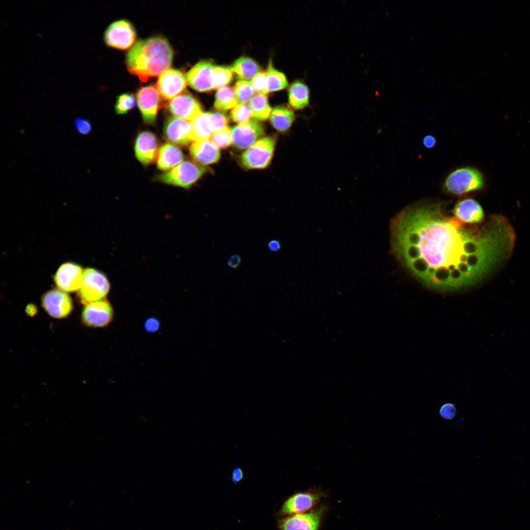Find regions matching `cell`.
<instances>
[{
    "label": "cell",
    "mask_w": 530,
    "mask_h": 530,
    "mask_svg": "<svg viewBox=\"0 0 530 530\" xmlns=\"http://www.w3.org/2000/svg\"><path fill=\"white\" fill-rule=\"evenodd\" d=\"M163 133L170 142L181 146H186L193 142L190 121L176 117L168 118L165 122Z\"/></svg>",
    "instance_id": "obj_17"
},
{
    "label": "cell",
    "mask_w": 530,
    "mask_h": 530,
    "mask_svg": "<svg viewBox=\"0 0 530 530\" xmlns=\"http://www.w3.org/2000/svg\"><path fill=\"white\" fill-rule=\"evenodd\" d=\"M295 119L293 110L289 107L280 106L274 107L270 115L272 126L277 131L285 132L292 126Z\"/></svg>",
    "instance_id": "obj_24"
},
{
    "label": "cell",
    "mask_w": 530,
    "mask_h": 530,
    "mask_svg": "<svg viewBox=\"0 0 530 530\" xmlns=\"http://www.w3.org/2000/svg\"><path fill=\"white\" fill-rule=\"evenodd\" d=\"M233 72L229 67L215 66L213 68L214 89H219L229 84L233 79Z\"/></svg>",
    "instance_id": "obj_31"
},
{
    "label": "cell",
    "mask_w": 530,
    "mask_h": 530,
    "mask_svg": "<svg viewBox=\"0 0 530 530\" xmlns=\"http://www.w3.org/2000/svg\"><path fill=\"white\" fill-rule=\"evenodd\" d=\"M241 80L252 79L261 71L259 64L253 59L247 56H241L236 60L229 67Z\"/></svg>",
    "instance_id": "obj_25"
},
{
    "label": "cell",
    "mask_w": 530,
    "mask_h": 530,
    "mask_svg": "<svg viewBox=\"0 0 530 530\" xmlns=\"http://www.w3.org/2000/svg\"><path fill=\"white\" fill-rule=\"evenodd\" d=\"M145 326L149 332H155L159 327V322L155 318H150L146 321Z\"/></svg>",
    "instance_id": "obj_40"
},
{
    "label": "cell",
    "mask_w": 530,
    "mask_h": 530,
    "mask_svg": "<svg viewBox=\"0 0 530 530\" xmlns=\"http://www.w3.org/2000/svg\"><path fill=\"white\" fill-rule=\"evenodd\" d=\"M466 224L449 215L440 203L411 205L391 220L392 251L431 289L452 292L476 286L509 257L515 234L502 215L479 225Z\"/></svg>",
    "instance_id": "obj_1"
},
{
    "label": "cell",
    "mask_w": 530,
    "mask_h": 530,
    "mask_svg": "<svg viewBox=\"0 0 530 530\" xmlns=\"http://www.w3.org/2000/svg\"><path fill=\"white\" fill-rule=\"evenodd\" d=\"M113 310L106 298L90 303L84 307L81 314L82 323L91 327H103L112 320Z\"/></svg>",
    "instance_id": "obj_10"
},
{
    "label": "cell",
    "mask_w": 530,
    "mask_h": 530,
    "mask_svg": "<svg viewBox=\"0 0 530 530\" xmlns=\"http://www.w3.org/2000/svg\"><path fill=\"white\" fill-rule=\"evenodd\" d=\"M453 213L460 221L467 224H477L484 217L483 209L479 203L472 198L458 201L455 205Z\"/></svg>",
    "instance_id": "obj_21"
},
{
    "label": "cell",
    "mask_w": 530,
    "mask_h": 530,
    "mask_svg": "<svg viewBox=\"0 0 530 530\" xmlns=\"http://www.w3.org/2000/svg\"><path fill=\"white\" fill-rule=\"evenodd\" d=\"M135 39L133 26L126 20L113 22L107 27L104 34V40L108 46L121 50L130 48Z\"/></svg>",
    "instance_id": "obj_7"
},
{
    "label": "cell",
    "mask_w": 530,
    "mask_h": 530,
    "mask_svg": "<svg viewBox=\"0 0 530 530\" xmlns=\"http://www.w3.org/2000/svg\"><path fill=\"white\" fill-rule=\"evenodd\" d=\"M248 105L255 120L263 121L270 117L272 110L265 94L254 95L249 102Z\"/></svg>",
    "instance_id": "obj_27"
},
{
    "label": "cell",
    "mask_w": 530,
    "mask_h": 530,
    "mask_svg": "<svg viewBox=\"0 0 530 530\" xmlns=\"http://www.w3.org/2000/svg\"><path fill=\"white\" fill-rule=\"evenodd\" d=\"M288 101L290 106L294 109L300 110L306 107L310 101L308 86L300 80L293 82L289 89Z\"/></svg>",
    "instance_id": "obj_23"
},
{
    "label": "cell",
    "mask_w": 530,
    "mask_h": 530,
    "mask_svg": "<svg viewBox=\"0 0 530 530\" xmlns=\"http://www.w3.org/2000/svg\"><path fill=\"white\" fill-rule=\"evenodd\" d=\"M436 142V138L431 135L424 136L423 140V145L428 149L433 148L435 145Z\"/></svg>",
    "instance_id": "obj_42"
},
{
    "label": "cell",
    "mask_w": 530,
    "mask_h": 530,
    "mask_svg": "<svg viewBox=\"0 0 530 530\" xmlns=\"http://www.w3.org/2000/svg\"><path fill=\"white\" fill-rule=\"evenodd\" d=\"M110 285L106 276L92 268L84 270L81 286L78 291L80 302L87 305L104 298L109 291Z\"/></svg>",
    "instance_id": "obj_5"
},
{
    "label": "cell",
    "mask_w": 530,
    "mask_h": 530,
    "mask_svg": "<svg viewBox=\"0 0 530 530\" xmlns=\"http://www.w3.org/2000/svg\"><path fill=\"white\" fill-rule=\"evenodd\" d=\"M209 60H202L192 67L186 74L189 85L196 91L204 92L214 89L213 68Z\"/></svg>",
    "instance_id": "obj_14"
},
{
    "label": "cell",
    "mask_w": 530,
    "mask_h": 530,
    "mask_svg": "<svg viewBox=\"0 0 530 530\" xmlns=\"http://www.w3.org/2000/svg\"><path fill=\"white\" fill-rule=\"evenodd\" d=\"M210 139L218 149H224L232 144L231 129L226 126L212 133Z\"/></svg>",
    "instance_id": "obj_32"
},
{
    "label": "cell",
    "mask_w": 530,
    "mask_h": 530,
    "mask_svg": "<svg viewBox=\"0 0 530 530\" xmlns=\"http://www.w3.org/2000/svg\"><path fill=\"white\" fill-rule=\"evenodd\" d=\"M83 271L79 265L72 263L62 264L56 272L54 280L58 289L65 292L79 291L81 286Z\"/></svg>",
    "instance_id": "obj_15"
},
{
    "label": "cell",
    "mask_w": 530,
    "mask_h": 530,
    "mask_svg": "<svg viewBox=\"0 0 530 530\" xmlns=\"http://www.w3.org/2000/svg\"><path fill=\"white\" fill-rule=\"evenodd\" d=\"M484 185L482 173L471 167H462L450 172L445 179L444 190L451 194L462 195L481 189Z\"/></svg>",
    "instance_id": "obj_3"
},
{
    "label": "cell",
    "mask_w": 530,
    "mask_h": 530,
    "mask_svg": "<svg viewBox=\"0 0 530 530\" xmlns=\"http://www.w3.org/2000/svg\"><path fill=\"white\" fill-rule=\"evenodd\" d=\"M250 82L257 94H266L267 93L266 72L261 71L251 79Z\"/></svg>",
    "instance_id": "obj_35"
},
{
    "label": "cell",
    "mask_w": 530,
    "mask_h": 530,
    "mask_svg": "<svg viewBox=\"0 0 530 530\" xmlns=\"http://www.w3.org/2000/svg\"><path fill=\"white\" fill-rule=\"evenodd\" d=\"M288 85L287 79L282 72L274 68L270 62L266 71V86L267 93L281 90Z\"/></svg>",
    "instance_id": "obj_29"
},
{
    "label": "cell",
    "mask_w": 530,
    "mask_h": 530,
    "mask_svg": "<svg viewBox=\"0 0 530 530\" xmlns=\"http://www.w3.org/2000/svg\"><path fill=\"white\" fill-rule=\"evenodd\" d=\"M74 125L78 132L80 134H89L92 131V125L87 119L78 117L75 120Z\"/></svg>",
    "instance_id": "obj_37"
},
{
    "label": "cell",
    "mask_w": 530,
    "mask_h": 530,
    "mask_svg": "<svg viewBox=\"0 0 530 530\" xmlns=\"http://www.w3.org/2000/svg\"><path fill=\"white\" fill-rule=\"evenodd\" d=\"M323 513L322 507L309 512L297 513L281 519L280 530H318Z\"/></svg>",
    "instance_id": "obj_12"
},
{
    "label": "cell",
    "mask_w": 530,
    "mask_h": 530,
    "mask_svg": "<svg viewBox=\"0 0 530 530\" xmlns=\"http://www.w3.org/2000/svg\"><path fill=\"white\" fill-rule=\"evenodd\" d=\"M160 94L153 86L140 88L136 93V101L144 122L152 125L156 121L160 106Z\"/></svg>",
    "instance_id": "obj_13"
},
{
    "label": "cell",
    "mask_w": 530,
    "mask_h": 530,
    "mask_svg": "<svg viewBox=\"0 0 530 530\" xmlns=\"http://www.w3.org/2000/svg\"><path fill=\"white\" fill-rule=\"evenodd\" d=\"M187 83L186 76L183 72L170 68L160 75L156 87L161 97L169 100L184 92Z\"/></svg>",
    "instance_id": "obj_8"
},
{
    "label": "cell",
    "mask_w": 530,
    "mask_h": 530,
    "mask_svg": "<svg viewBox=\"0 0 530 530\" xmlns=\"http://www.w3.org/2000/svg\"><path fill=\"white\" fill-rule=\"evenodd\" d=\"M207 169L193 161L186 160L171 170L157 175L155 178L161 183L188 188L208 172Z\"/></svg>",
    "instance_id": "obj_4"
},
{
    "label": "cell",
    "mask_w": 530,
    "mask_h": 530,
    "mask_svg": "<svg viewBox=\"0 0 530 530\" xmlns=\"http://www.w3.org/2000/svg\"><path fill=\"white\" fill-rule=\"evenodd\" d=\"M241 263V257L238 254H232L227 261L228 266L233 269H237L240 265Z\"/></svg>",
    "instance_id": "obj_39"
},
{
    "label": "cell",
    "mask_w": 530,
    "mask_h": 530,
    "mask_svg": "<svg viewBox=\"0 0 530 530\" xmlns=\"http://www.w3.org/2000/svg\"><path fill=\"white\" fill-rule=\"evenodd\" d=\"M134 149L135 155L141 163L144 165L152 163L159 149L156 136L149 131L141 132L135 139Z\"/></svg>",
    "instance_id": "obj_19"
},
{
    "label": "cell",
    "mask_w": 530,
    "mask_h": 530,
    "mask_svg": "<svg viewBox=\"0 0 530 530\" xmlns=\"http://www.w3.org/2000/svg\"><path fill=\"white\" fill-rule=\"evenodd\" d=\"M231 116L233 121L238 124L247 122L253 117L249 105L239 103L232 109Z\"/></svg>",
    "instance_id": "obj_34"
},
{
    "label": "cell",
    "mask_w": 530,
    "mask_h": 530,
    "mask_svg": "<svg viewBox=\"0 0 530 530\" xmlns=\"http://www.w3.org/2000/svg\"><path fill=\"white\" fill-rule=\"evenodd\" d=\"M173 50L166 39L155 36L138 41L126 55L129 71L146 81L168 69L172 64Z\"/></svg>",
    "instance_id": "obj_2"
},
{
    "label": "cell",
    "mask_w": 530,
    "mask_h": 530,
    "mask_svg": "<svg viewBox=\"0 0 530 530\" xmlns=\"http://www.w3.org/2000/svg\"><path fill=\"white\" fill-rule=\"evenodd\" d=\"M243 477V472L239 468H235L232 472V481L234 483H237L240 481Z\"/></svg>",
    "instance_id": "obj_43"
},
{
    "label": "cell",
    "mask_w": 530,
    "mask_h": 530,
    "mask_svg": "<svg viewBox=\"0 0 530 530\" xmlns=\"http://www.w3.org/2000/svg\"><path fill=\"white\" fill-rule=\"evenodd\" d=\"M210 139L193 141L189 147L190 155L200 165H207L218 161L220 151Z\"/></svg>",
    "instance_id": "obj_20"
},
{
    "label": "cell",
    "mask_w": 530,
    "mask_h": 530,
    "mask_svg": "<svg viewBox=\"0 0 530 530\" xmlns=\"http://www.w3.org/2000/svg\"><path fill=\"white\" fill-rule=\"evenodd\" d=\"M238 104V102L232 88L224 86L217 91L214 106L217 110L226 111L232 109Z\"/></svg>",
    "instance_id": "obj_28"
},
{
    "label": "cell",
    "mask_w": 530,
    "mask_h": 530,
    "mask_svg": "<svg viewBox=\"0 0 530 530\" xmlns=\"http://www.w3.org/2000/svg\"><path fill=\"white\" fill-rule=\"evenodd\" d=\"M234 90L239 104H247L254 96V89L251 82L246 80H238Z\"/></svg>",
    "instance_id": "obj_30"
},
{
    "label": "cell",
    "mask_w": 530,
    "mask_h": 530,
    "mask_svg": "<svg viewBox=\"0 0 530 530\" xmlns=\"http://www.w3.org/2000/svg\"><path fill=\"white\" fill-rule=\"evenodd\" d=\"M263 125L255 119L233 127L231 129L233 145L237 149L248 148L264 133Z\"/></svg>",
    "instance_id": "obj_11"
},
{
    "label": "cell",
    "mask_w": 530,
    "mask_h": 530,
    "mask_svg": "<svg viewBox=\"0 0 530 530\" xmlns=\"http://www.w3.org/2000/svg\"><path fill=\"white\" fill-rule=\"evenodd\" d=\"M210 119L213 132L226 127L229 122L227 117L219 112L210 113Z\"/></svg>",
    "instance_id": "obj_36"
},
{
    "label": "cell",
    "mask_w": 530,
    "mask_h": 530,
    "mask_svg": "<svg viewBox=\"0 0 530 530\" xmlns=\"http://www.w3.org/2000/svg\"><path fill=\"white\" fill-rule=\"evenodd\" d=\"M41 303L44 309L52 317L62 318L72 312L73 304L70 296L59 289H53L42 296Z\"/></svg>",
    "instance_id": "obj_9"
},
{
    "label": "cell",
    "mask_w": 530,
    "mask_h": 530,
    "mask_svg": "<svg viewBox=\"0 0 530 530\" xmlns=\"http://www.w3.org/2000/svg\"><path fill=\"white\" fill-rule=\"evenodd\" d=\"M456 414V409L454 404L447 403L443 404L439 410L440 416L446 420H452Z\"/></svg>",
    "instance_id": "obj_38"
},
{
    "label": "cell",
    "mask_w": 530,
    "mask_h": 530,
    "mask_svg": "<svg viewBox=\"0 0 530 530\" xmlns=\"http://www.w3.org/2000/svg\"><path fill=\"white\" fill-rule=\"evenodd\" d=\"M322 496V492L317 490L296 493L284 502L280 512L290 515L305 512L316 505Z\"/></svg>",
    "instance_id": "obj_18"
},
{
    "label": "cell",
    "mask_w": 530,
    "mask_h": 530,
    "mask_svg": "<svg viewBox=\"0 0 530 530\" xmlns=\"http://www.w3.org/2000/svg\"><path fill=\"white\" fill-rule=\"evenodd\" d=\"M276 139L271 136L259 138L250 146L240 157L242 165L247 169H263L270 163Z\"/></svg>",
    "instance_id": "obj_6"
},
{
    "label": "cell",
    "mask_w": 530,
    "mask_h": 530,
    "mask_svg": "<svg viewBox=\"0 0 530 530\" xmlns=\"http://www.w3.org/2000/svg\"><path fill=\"white\" fill-rule=\"evenodd\" d=\"M134 96L130 93H124L118 96L115 105L117 114H126L135 106Z\"/></svg>",
    "instance_id": "obj_33"
},
{
    "label": "cell",
    "mask_w": 530,
    "mask_h": 530,
    "mask_svg": "<svg viewBox=\"0 0 530 530\" xmlns=\"http://www.w3.org/2000/svg\"><path fill=\"white\" fill-rule=\"evenodd\" d=\"M167 107L175 117L190 122L203 112L200 103L187 92H184L171 100Z\"/></svg>",
    "instance_id": "obj_16"
},
{
    "label": "cell",
    "mask_w": 530,
    "mask_h": 530,
    "mask_svg": "<svg viewBox=\"0 0 530 530\" xmlns=\"http://www.w3.org/2000/svg\"><path fill=\"white\" fill-rule=\"evenodd\" d=\"M281 243L278 239L270 240L267 244V247L270 251L277 252L281 249Z\"/></svg>",
    "instance_id": "obj_41"
},
{
    "label": "cell",
    "mask_w": 530,
    "mask_h": 530,
    "mask_svg": "<svg viewBox=\"0 0 530 530\" xmlns=\"http://www.w3.org/2000/svg\"><path fill=\"white\" fill-rule=\"evenodd\" d=\"M184 158L182 151L177 146L171 143H164L159 149L157 167L162 171L171 170L182 162Z\"/></svg>",
    "instance_id": "obj_22"
},
{
    "label": "cell",
    "mask_w": 530,
    "mask_h": 530,
    "mask_svg": "<svg viewBox=\"0 0 530 530\" xmlns=\"http://www.w3.org/2000/svg\"><path fill=\"white\" fill-rule=\"evenodd\" d=\"M194 141L210 139L213 131L209 112H202L191 121Z\"/></svg>",
    "instance_id": "obj_26"
}]
</instances>
